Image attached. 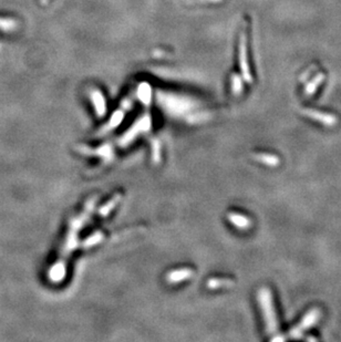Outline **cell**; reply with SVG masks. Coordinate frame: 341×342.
<instances>
[{
    "mask_svg": "<svg viewBox=\"0 0 341 342\" xmlns=\"http://www.w3.org/2000/svg\"><path fill=\"white\" fill-rule=\"evenodd\" d=\"M257 301L264 317L266 332L269 335L270 341H284L285 337H279V323L277 313L275 310L272 294L268 287H262L257 292Z\"/></svg>",
    "mask_w": 341,
    "mask_h": 342,
    "instance_id": "6da1fadb",
    "label": "cell"
},
{
    "mask_svg": "<svg viewBox=\"0 0 341 342\" xmlns=\"http://www.w3.org/2000/svg\"><path fill=\"white\" fill-rule=\"evenodd\" d=\"M320 318H321V312L319 308L310 309L309 312L302 317V319L299 321L298 325L291 329L289 332L290 338L299 339L302 335V333L307 331L308 329L314 327L316 323L319 321Z\"/></svg>",
    "mask_w": 341,
    "mask_h": 342,
    "instance_id": "7a4b0ae2",
    "label": "cell"
},
{
    "mask_svg": "<svg viewBox=\"0 0 341 342\" xmlns=\"http://www.w3.org/2000/svg\"><path fill=\"white\" fill-rule=\"evenodd\" d=\"M151 129V117L148 115H144L140 117L133 126L129 129L127 133H124L122 139L120 140L121 145H128L131 143L138 135L142 133H146Z\"/></svg>",
    "mask_w": 341,
    "mask_h": 342,
    "instance_id": "3957f363",
    "label": "cell"
},
{
    "mask_svg": "<svg viewBox=\"0 0 341 342\" xmlns=\"http://www.w3.org/2000/svg\"><path fill=\"white\" fill-rule=\"evenodd\" d=\"M301 112L303 115H306L313 120H316L317 122L324 124L326 127H333L337 124V117L333 114L324 113V112L313 109H303Z\"/></svg>",
    "mask_w": 341,
    "mask_h": 342,
    "instance_id": "277c9868",
    "label": "cell"
},
{
    "mask_svg": "<svg viewBox=\"0 0 341 342\" xmlns=\"http://www.w3.org/2000/svg\"><path fill=\"white\" fill-rule=\"evenodd\" d=\"M227 220L232 225H234L237 229H240V231H247V229H250L253 225V222L251 219H248V217L245 216L244 214L236 213V211H231V213H228Z\"/></svg>",
    "mask_w": 341,
    "mask_h": 342,
    "instance_id": "5b68a950",
    "label": "cell"
},
{
    "mask_svg": "<svg viewBox=\"0 0 341 342\" xmlns=\"http://www.w3.org/2000/svg\"><path fill=\"white\" fill-rule=\"evenodd\" d=\"M247 47H246V36L245 34L241 35L240 37V43H239V64L241 67V71H243L244 78L246 79L247 82H252V76L250 68L247 65Z\"/></svg>",
    "mask_w": 341,
    "mask_h": 342,
    "instance_id": "8992f818",
    "label": "cell"
},
{
    "mask_svg": "<svg viewBox=\"0 0 341 342\" xmlns=\"http://www.w3.org/2000/svg\"><path fill=\"white\" fill-rule=\"evenodd\" d=\"M90 99L93 104V108L96 110V113L99 117H102L105 115L107 112V104H105V99L101 91L98 89H93L90 92Z\"/></svg>",
    "mask_w": 341,
    "mask_h": 342,
    "instance_id": "52a82bcc",
    "label": "cell"
},
{
    "mask_svg": "<svg viewBox=\"0 0 341 342\" xmlns=\"http://www.w3.org/2000/svg\"><path fill=\"white\" fill-rule=\"evenodd\" d=\"M194 271L191 268H186V267H183V268H178L171 270L169 273L166 275V282L170 284H178L188 281L192 276H193Z\"/></svg>",
    "mask_w": 341,
    "mask_h": 342,
    "instance_id": "ba28073f",
    "label": "cell"
},
{
    "mask_svg": "<svg viewBox=\"0 0 341 342\" xmlns=\"http://www.w3.org/2000/svg\"><path fill=\"white\" fill-rule=\"evenodd\" d=\"M252 158L253 160H255L266 166L276 167L281 164V159H279L277 155L270 154V153H255L252 155Z\"/></svg>",
    "mask_w": 341,
    "mask_h": 342,
    "instance_id": "9c48e42d",
    "label": "cell"
},
{
    "mask_svg": "<svg viewBox=\"0 0 341 342\" xmlns=\"http://www.w3.org/2000/svg\"><path fill=\"white\" fill-rule=\"evenodd\" d=\"M66 263L62 262V260H59V262L54 263L53 266H51V268L49 269V278L51 279V282L54 283H59L66 276Z\"/></svg>",
    "mask_w": 341,
    "mask_h": 342,
    "instance_id": "30bf717a",
    "label": "cell"
},
{
    "mask_svg": "<svg viewBox=\"0 0 341 342\" xmlns=\"http://www.w3.org/2000/svg\"><path fill=\"white\" fill-rule=\"evenodd\" d=\"M126 113H127V109L126 108L122 109V110L115 111L114 113L112 114V116L110 117V121L108 122L107 126H105L103 128V133L109 132V131H111V130H113L114 128L119 127L120 124H121V122L123 121L124 115H126Z\"/></svg>",
    "mask_w": 341,
    "mask_h": 342,
    "instance_id": "8fae6325",
    "label": "cell"
},
{
    "mask_svg": "<svg viewBox=\"0 0 341 342\" xmlns=\"http://www.w3.org/2000/svg\"><path fill=\"white\" fill-rule=\"evenodd\" d=\"M234 285L233 279L228 278H210L207 282V287L209 289H219V288H225L231 287Z\"/></svg>",
    "mask_w": 341,
    "mask_h": 342,
    "instance_id": "7c38bea8",
    "label": "cell"
},
{
    "mask_svg": "<svg viewBox=\"0 0 341 342\" xmlns=\"http://www.w3.org/2000/svg\"><path fill=\"white\" fill-rule=\"evenodd\" d=\"M138 97L144 104H148L151 101V89L147 84H141L138 90Z\"/></svg>",
    "mask_w": 341,
    "mask_h": 342,
    "instance_id": "4fadbf2b",
    "label": "cell"
},
{
    "mask_svg": "<svg viewBox=\"0 0 341 342\" xmlns=\"http://www.w3.org/2000/svg\"><path fill=\"white\" fill-rule=\"evenodd\" d=\"M120 200H121V195H115L113 198H111V200L107 204L103 205V206L101 207L100 214L102 216L108 215L110 213V211L114 208V206H116V204L119 203Z\"/></svg>",
    "mask_w": 341,
    "mask_h": 342,
    "instance_id": "5bb4252c",
    "label": "cell"
},
{
    "mask_svg": "<svg viewBox=\"0 0 341 342\" xmlns=\"http://www.w3.org/2000/svg\"><path fill=\"white\" fill-rule=\"evenodd\" d=\"M17 28V21L9 18H0V30L11 31Z\"/></svg>",
    "mask_w": 341,
    "mask_h": 342,
    "instance_id": "9a60e30c",
    "label": "cell"
},
{
    "mask_svg": "<svg viewBox=\"0 0 341 342\" xmlns=\"http://www.w3.org/2000/svg\"><path fill=\"white\" fill-rule=\"evenodd\" d=\"M322 80H324V74H319V76H317V78L313 81V83H309L307 85V88L305 89V95L313 96V93L318 88V84L321 83Z\"/></svg>",
    "mask_w": 341,
    "mask_h": 342,
    "instance_id": "2e32d148",
    "label": "cell"
},
{
    "mask_svg": "<svg viewBox=\"0 0 341 342\" xmlns=\"http://www.w3.org/2000/svg\"><path fill=\"white\" fill-rule=\"evenodd\" d=\"M103 238V236L101 233H96V234H93L90 238L86 239L84 241V246L85 247H91V246H95L97 245L98 242H100Z\"/></svg>",
    "mask_w": 341,
    "mask_h": 342,
    "instance_id": "e0dca14e",
    "label": "cell"
},
{
    "mask_svg": "<svg viewBox=\"0 0 341 342\" xmlns=\"http://www.w3.org/2000/svg\"><path fill=\"white\" fill-rule=\"evenodd\" d=\"M234 86H233V92L235 93V95H237V93L241 92V90H243V86H241V81L238 79V78H234Z\"/></svg>",
    "mask_w": 341,
    "mask_h": 342,
    "instance_id": "ac0fdd59",
    "label": "cell"
},
{
    "mask_svg": "<svg viewBox=\"0 0 341 342\" xmlns=\"http://www.w3.org/2000/svg\"><path fill=\"white\" fill-rule=\"evenodd\" d=\"M153 150H154V152H157V154H155V158H154V160L155 161H158L159 159H160V153H161V144H160V143L158 142V141H155L154 142V145H153Z\"/></svg>",
    "mask_w": 341,
    "mask_h": 342,
    "instance_id": "d6986e66",
    "label": "cell"
}]
</instances>
